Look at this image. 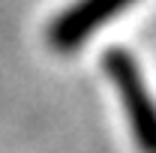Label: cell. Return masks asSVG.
Here are the masks:
<instances>
[{
  "mask_svg": "<svg viewBox=\"0 0 156 153\" xmlns=\"http://www.w3.org/2000/svg\"><path fill=\"white\" fill-rule=\"evenodd\" d=\"M102 69L120 93L135 144L141 147V153H156V102L144 84L138 60L126 48H108L102 57Z\"/></svg>",
  "mask_w": 156,
  "mask_h": 153,
  "instance_id": "cell-1",
  "label": "cell"
},
{
  "mask_svg": "<svg viewBox=\"0 0 156 153\" xmlns=\"http://www.w3.org/2000/svg\"><path fill=\"white\" fill-rule=\"evenodd\" d=\"M135 0H75L48 24V42L54 51H75L105 21L120 15Z\"/></svg>",
  "mask_w": 156,
  "mask_h": 153,
  "instance_id": "cell-2",
  "label": "cell"
}]
</instances>
